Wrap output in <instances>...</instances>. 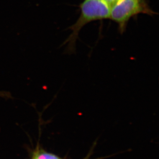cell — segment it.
<instances>
[{
	"instance_id": "cell-1",
	"label": "cell",
	"mask_w": 159,
	"mask_h": 159,
	"mask_svg": "<svg viewBox=\"0 0 159 159\" xmlns=\"http://www.w3.org/2000/svg\"><path fill=\"white\" fill-rule=\"evenodd\" d=\"M80 15L70 29L72 33L66 40L70 47L75 44L80 30L89 23L109 19L110 6L105 0H84L81 3Z\"/></svg>"
},
{
	"instance_id": "cell-2",
	"label": "cell",
	"mask_w": 159,
	"mask_h": 159,
	"mask_svg": "<svg viewBox=\"0 0 159 159\" xmlns=\"http://www.w3.org/2000/svg\"><path fill=\"white\" fill-rule=\"evenodd\" d=\"M141 13H152L144 0H116L110 6L109 19L116 23L123 32L129 20Z\"/></svg>"
},
{
	"instance_id": "cell-3",
	"label": "cell",
	"mask_w": 159,
	"mask_h": 159,
	"mask_svg": "<svg viewBox=\"0 0 159 159\" xmlns=\"http://www.w3.org/2000/svg\"><path fill=\"white\" fill-rule=\"evenodd\" d=\"M32 159H61L59 157L54 155L53 153H49L43 149L39 148L36 149L34 152Z\"/></svg>"
},
{
	"instance_id": "cell-4",
	"label": "cell",
	"mask_w": 159,
	"mask_h": 159,
	"mask_svg": "<svg viewBox=\"0 0 159 159\" xmlns=\"http://www.w3.org/2000/svg\"><path fill=\"white\" fill-rule=\"evenodd\" d=\"M10 94L9 93H7L6 92L0 91V97H5L7 98L9 96Z\"/></svg>"
},
{
	"instance_id": "cell-5",
	"label": "cell",
	"mask_w": 159,
	"mask_h": 159,
	"mask_svg": "<svg viewBox=\"0 0 159 159\" xmlns=\"http://www.w3.org/2000/svg\"><path fill=\"white\" fill-rule=\"evenodd\" d=\"M110 6H111V5L113 4L116 0H105Z\"/></svg>"
}]
</instances>
